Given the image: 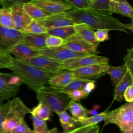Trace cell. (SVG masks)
I'll use <instances>...</instances> for the list:
<instances>
[{
  "label": "cell",
  "instance_id": "6da1fadb",
  "mask_svg": "<svg viewBox=\"0 0 133 133\" xmlns=\"http://www.w3.org/2000/svg\"><path fill=\"white\" fill-rule=\"evenodd\" d=\"M68 15L77 24H85L94 30L106 29L128 33L118 19L91 8L87 9H72L66 11Z\"/></svg>",
  "mask_w": 133,
  "mask_h": 133
},
{
  "label": "cell",
  "instance_id": "7a4b0ae2",
  "mask_svg": "<svg viewBox=\"0 0 133 133\" xmlns=\"http://www.w3.org/2000/svg\"><path fill=\"white\" fill-rule=\"evenodd\" d=\"M18 76L29 88L35 92L42 87L48 85V80L53 74L44 72L14 57L12 65L9 68Z\"/></svg>",
  "mask_w": 133,
  "mask_h": 133
},
{
  "label": "cell",
  "instance_id": "3957f363",
  "mask_svg": "<svg viewBox=\"0 0 133 133\" xmlns=\"http://www.w3.org/2000/svg\"><path fill=\"white\" fill-rule=\"evenodd\" d=\"M35 92L38 102L46 105L56 113L66 111L71 100L60 88L50 85L42 87Z\"/></svg>",
  "mask_w": 133,
  "mask_h": 133
},
{
  "label": "cell",
  "instance_id": "277c9868",
  "mask_svg": "<svg viewBox=\"0 0 133 133\" xmlns=\"http://www.w3.org/2000/svg\"><path fill=\"white\" fill-rule=\"evenodd\" d=\"M103 121L104 126L110 124L116 125L121 133H133V103L126 102L108 112Z\"/></svg>",
  "mask_w": 133,
  "mask_h": 133
},
{
  "label": "cell",
  "instance_id": "5b68a950",
  "mask_svg": "<svg viewBox=\"0 0 133 133\" xmlns=\"http://www.w3.org/2000/svg\"><path fill=\"white\" fill-rule=\"evenodd\" d=\"M31 111V109L20 98L15 97L10 100L9 109L2 125L3 132L11 131L15 127L24 120L25 116Z\"/></svg>",
  "mask_w": 133,
  "mask_h": 133
},
{
  "label": "cell",
  "instance_id": "8992f818",
  "mask_svg": "<svg viewBox=\"0 0 133 133\" xmlns=\"http://www.w3.org/2000/svg\"><path fill=\"white\" fill-rule=\"evenodd\" d=\"M22 84L21 79L13 73H0V104L16 96Z\"/></svg>",
  "mask_w": 133,
  "mask_h": 133
},
{
  "label": "cell",
  "instance_id": "52a82bcc",
  "mask_svg": "<svg viewBox=\"0 0 133 133\" xmlns=\"http://www.w3.org/2000/svg\"><path fill=\"white\" fill-rule=\"evenodd\" d=\"M20 61L38 70L52 74H56L64 70L62 62L51 59L41 55Z\"/></svg>",
  "mask_w": 133,
  "mask_h": 133
},
{
  "label": "cell",
  "instance_id": "ba28073f",
  "mask_svg": "<svg viewBox=\"0 0 133 133\" xmlns=\"http://www.w3.org/2000/svg\"><path fill=\"white\" fill-rule=\"evenodd\" d=\"M109 61L108 58L95 54L73 58L62 62V64L64 70L73 71L78 68L90 65L109 64Z\"/></svg>",
  "mask_w": 133,
  "mask_h": 133
},
{
  "label": "cell",
  "instance_id": "9c48e42d",
  "mask_svg": "<svg viewBox=\"0 0 133 133\" xmlns=\"http://www.w3.org/2000/svg\"><path fill=\"white\" fill-rule=\"evenodd\" d=\"M38 53L39 55L44 56L51 59L60 62H63L73 58L90 55L75 52L64 47L63 45L52 48L45 47L38 50Z\"/></svg>",
  "mask_w": 133,
  "mask_h": 133
},
{
  "label": "cell",
  "instance_id": "30bf717a",
  "mask_svg": "<svg viewBox=\"0 0 133 133\" xmlns=\"http://www.w3.org/2000/svg\"><path fill=\"white\" fill-rule=\"evenodd\" d=\"M26 34L14 28L0 25V51L8 52L12 47L19 43Z\"/></svg>",
  "mask_w": 133,
  "mask_h": 133
},
{
  "label": "cell",
  "instance_id": "8fae6325",
  "mask_svg": "<svg viewBox=\"0 0 133 133\" xmlns=\"http://www.w3.org/2000/svg\"><path fill=\"white\" fill-rule=\"evenodd\" d=\"M47 30L51 29L75 25L76 24L68 15L66 11L48 15L37 21Z\"/></svg>",
  "mask_w": 133,
  "mask_h": 133
},
{
  "label": "cell",
  "instance_id": "7c38bea8",
  "mask_svg": "<svg viewBox=\"0 0 133 133\" xmlns=\"http://www.w3.org/2000/svg\"><path fill=\"white\" fill-rule=\"evenodd\" d=\"M109 64H94L83 66L72 71L75 78L88 81H95L106 74Z\"/></svg>",
  "mask_w": 133,
  "mask_h": 133
},
{
  "label": "cell",
  "instance_id": "4fadbf2b",
  "mask_svg": "<svg viewBox=\"0 0 133 133\" xmlns=\"http://www.w3.org/2000/svg\"><path fill=\"white\" fill-rule=\"evenodd\" d=\"M63 45L72 51L79 53L95 55L97 52L98 46L88 43L76 33L65 39Z\"/></svg>",
  "mask_w": 133,
  "mask_h": 133
},
{
  "label": "cell",
  "instance_id": "5bb4252c",
  "mask_svg": "<svg viewBox=\"0 0 133 133\" xmlns=\"http://www.w3.org/2000/svg\"><path fill=\"white\" fill-rule=\"evenodd\" d=\"M31 3L42 9L48 15L65 12L73 9L63 0H33Z\"/></svg>",
  "mask_w": 133,
  "mask_h": 133
},
{
  "label": "cell",
  "instance_id": "9a60e30c",
  "mask_svg": "<svg viewBox=\"0 0 133 133\" xmlns=\"http://www.w3.org/2000/svg\"><path fill=\"white\" fill-rule=\"evenodd\" d=\"M23 3H16L10 7L14 29L20 31H22L32 21L23 10Z\"/></svg>",
  "mask_w": 133,
  "mask_h": 133
},
{
  "label": "cell",
  "instance_id": "2e32d148",
  "mask_svg": "<svg viewBox=\"0 0 133 133\" xmlns=\"http://www.w3.org/2000/svg\"><path fill=\"white\" fill-rule=\"evenodd\" d=\"M13 55L16 59L22 60L39 55L38 50L34 49L25 44L18 43L12 47L8 51Z\"/></svg>",
  "mask_w": 133,
  "mask_h": 133
},
{
  "label": "cell",
  "instance_id": "e0dca14e",
  "mask_svg": "<svg viewBox=\"0 0 133 133\" xmlns=\"http://www.w3.org/2000/svg\"><path fill=\"white\" fill-rule=\"evenodd\" d=\"M74 78L72 71L63 70L51 75L48 80V85L60 89L67 86Z\"/></svg>",
  "mask_w": 133,
  "mask_h": 133
},
{
  "label": "cell",
  "instance_id": "ac0fdd59",
  "mask_svg": "<svg viewBox=\"0 0 133 133\" xmlns=\"http://www.w3.org/2000/svg\"><path fill=\"white\" fill-rule=\"evenodd\" d=\"M48 35L47 33L38 34L26 33L19 43L39 50L46 47V38Z\"/></svg>",
  "mask_w": 133,
  "mask_h": 133
},
{
  "label": "cell",
  "instance_id": "d6986e66",
  "mask_svg": "<svg viewBox=\"0 0 133 133\" xmlns=\"http://www.w3.org/2000/svg\"><path fill=\"white\" fill-rule=\"evenodd\" d=\"M131 85H133V74L127 70L123 78L115 86L114 99L118 102L123 101L124 93Z\"/></svg>",
  "mask_w": 133,
  "mask_h": 133
},
{
  "label": "cell",
  "instance_id": "ffe728a7",
  "mask_svg": "<svg viewBox=\"0 0 133 133\" xmlns=\"http://www.w3.org/2000/svg\"><path fill=\"white\" fill-rule=\"evenodd\" d=\"M75 33L88 43L98 46L99 43L95 38V30L85 24H77L75 25Z\"/></svg>",
  "mask_w": 133,
  "mask_h": 133
},
{
  "label": "cell",
  "instance_id": "44dd1931",
  "mask_svg": "<svg viewBox=\"0 0 133 133\" xmlns=\"http://www.w3.org/2000/svg\"><path fill=\"white\" fill-rule=\"evenodd\" d=\"M59 119L61 126L63 132H69L77 127L78 124V121L71 116L66 111H62L57 113Z\"/></svg>",
  "mask_w": 133,
  "mask_h": 133
},
{
  "label": "cell",
  "instance_id": "7402d4cb",
  "mask_svg": "<svg viewBox=\"0 0 133 133\" xmlns=\"http://www.w3.org/2000/svg\"><path fill=\"white\" fill-rule=\"evenodd\" d=\"M127 71V68L125 64L117 66L108 65L106 69V73L110 76L113 85L115 86L123 78Z\"/></svg>",
  "mask_w": 133,
  "mask_h": 133
},
{
  "label": "cell",
  "instance_id": "603a6c76",
  "mask_svg": "<svg viewBox=\"0 0 133 133\" xmlns=\"http://www.w3.org/2000/svg\"><path fill=\"white\" fill-rule=\"evenodd\" d=\"M66 110H68L72 114V116L76 119L78 122L88 116L89 110L84 107L80 103L73 100L70 102Z\"/></svg>",
  "mask_w": 133,
  "mask_h": 133
},
{
  "label": "cell",
  "instance_id": "cb8c5ba5",
  "mask_svg": "<svg viewBox=\"0 0 133 133\" xmlns=\"http://www.w3.org/2000/svg\"><path fill=\"white\" fill-rule=\"evenodd\" d=\"M23 9L32 20L37 21L48 15L42 9L31 2L23 4Z\"/></svg>",
  "mask_w": 133,
  "mask_h": 133
},
{
  "label": "cell",
  "instance_id": "d4e9b609",
  "mask_svg": "<svg viewBox=\"0 0 133 133\" xmlns=\"http://www.w3.org/2000/svg\"><path fill=\"white\" fill-rule=\"evenodd\" d=\"M75 25L63 26L49 29L47 30L46 33L49 35L56 36L65 40L75 34Z\"/></svg>",
  "mask_w": 133,
  "mask_h": 133
},
{
  "label": "cell",
  "instance_id": "484cf974",
  "mask_svg": "<svg viewBox=\"0 0 133 133\" xmlns=\"http://www.w3.org/2000/svg\"><path fill=\"white\" fill-rule=\"evenodd\" d=\"M30 113L32 116L36 117L46 121L50 119L52 111L46 105L39 102L36 107L31 109Z\"/></svg>",
  "mask_w": 133,
  "mask_h": 133
},
{
  "label": "cell",
  "instance_id": "4316f807",
  "mask_svg": "<svg viewBox=\"0 0 133 133\" xmlns=\"http://www.w3.org/2000/svg\"><path fill=\"white\" fill-rule=\"evenodd\" d=\"M107 113L108 112L105 111L91 116H87L78 121L79 126L82 127L95 126L99 123L104 121Z\"/></svg>",
  "mask_w": 133,
  "mask_h": 133
},
{
  "label": "cell",
  "instance_id": "83f0119b",
  "mask_svg": "<svg viewBox=\"0 0 133 133\" xmlns=\"http://www.w3.org/2000/svg\"><path fill=\"white\" fill-rule=\"evenodd\" d=\"M114 13L133 19V9L126 0H117L115 7Z\"/></svg>",
  "mask_w": 133,
  "mask_h": 133
},
{
  "label": "cell",
  "instance_id": "f1b7e54d",
  "mask_svg": "<svg viewBox=\"0 0 133 133\" xmlns=\"http://www.w3.org/2000/svg\"><path fill=\"white\" fill-rule=\"evenodd\" d=\"M0 25L14 29L10 7H2L0 8Z\"/></svg>",
  "mask_w": 133,
  "mask_h": 133
},
{
  "label": "cell",
  "instance_id": "f546056e",
  "mask_svg": "<svg viewBox=\"0 0 133 133\" xmlns=\"http://www.w3.org/2000/svg\"><path fill=\"white\" fill-rule=\"evenodd\" d=\"M90 7L103 14L111 15L109 0H90Z\"/></svg>",
  "mask_w": 133,
  "mask_h": 133
},
{
  "label": "cell",
  "instance_id": "4dcf8cb0",
  "mask_svg": "<svg viewBox=\"0 0 133 133\" xmlns=\"http://www.w3.org/2000/svg\"><path fill=\"white\" fill-rule=\"evenodd\" d=\"M22 32L30 34H43L46 33L47 30L40 24L37 21L32 20L30 24L26 26Z\"/></svg>",
  "mask_w": 133,
  "mask_h": 133
},
{
  "label": "cell",
  "instance_id": "1f68e13d",
  "mask_svg": "<svg viewBox=\"0 0 133 133\" xmlns=\"http://www.w3.org/2000/svg\"><path fill=\"white\" fill-rule=\"evenodd\" d=\"M88 81V80L75 78L67 86L63 88H60V89L63 92L77 89H83L85 84Z\"/></svg>",
  "mask_w": 133,
  "mask_h": 133
},
{
  "label": "cell",
  "instance_id": "d6a6232c",
  "mask_svg": "<svg viewBox=\"0 0 133 133\" xmlns=\"http://www.w3.org/2000/svg\"><path fill=\"white\" fill-rule=\"evenodd\" d=\"M33 131L34 133H48V128L46 121L36 117L32 116Z\"/></svg>",
  "mask_w": 133,
  "mask_h": 133
},
{
  "label": "cell",
  "instance_id": "836d02e7",
  "mask_svg": "<svg viewBox=\"0 0 133 133\" xmlns=\"http://www.w3.org/2000/svg\"><path fill=\"white\" fill-rule=\"evenodd\" d=\"M73 9H87L91 8L90 0H64Z\"/></svg>",
  "mask_w": 133,
  "mask_h": 133
},
{
  "label": "cell",
  "instance_id": "e575fe53",
  "mask_svg": "<svg viewBox=\"0 0 133 133\" xmlns=\"http://www.w3.org/2000/svg\"><path fill=\"white\" fill-rule=\"evenodd\" d=\"M71 100L74 101H79L81 99L86 98L89 95L88 93L85 92L84 89H77L70 91L64 92Z\"/></svg>",
  "mask_w": 133,
  "mask_h": 133
},
{
  "label": "cell",
  "instance_id": "d590c367",
  "mask_svg": "<svg viewBox=\"0 0 133 133\" xmlns=\"http://www.w3.org/2000/svg\"><path fill=\"white\" fill-rule=\"evenodd\" d=\"M12 57L8 52L0 51V69H9L12 65Z\"/></svg>",
  "mask_w": 133,
  "mask_h": 133
},
{
  "label": "cell",
  "instance_id": "8d00e7d4",
  "mask_svg": "<svg viewBox=\"0 0 133 133\" xmlns=\"http://www.w3.org/2000/svg\"><path fill=\"white\" fill-rule=\"evenodd\" d=\"M65 40L62 38L53 35H48L46 38V47L52 48L62 46Z\"/></svg>",
  "mask_w": 133,
  "mask_h": 133
},
{
  "label": "cell",
  "instance_id": "74e56055",
  "mask_svg": "<svg viewBox=\"0 0 133 133\" xmlns=\"http://www.w3.org/2000/svg\"><path fill=\"white\" fill-rule=\"evenodd\" d=\"M123 60L127 70L133 74V47L127 50V54L124 57Z\"/></svg>",
  "mask_w": 133,
  "mask_h": 133
},
{
  "label": "cell",
  "instance_id": "f35d334b",
  "mask_svg": "<svg viewBox=\"0 0 133 133\" xmlns=\"http://www.w3.org/2000/svg\"><path fill=\"white\" fill-rule=\"evenodd\" d=\"M10 132L12 133H34L33 130L28 126L24 120L15 127Z\"/></svg>",
  "mask_w": 133,
  "mask_h": 133
},
{
  "label": "cell",
  "instance_id": "ab89813d",
  "mask_svg": "<svg viewBox=\"0 0 133 133\" xmlns=\"http://www.w3.org/2000/svg\"><path fill=\"white\" fill-rule=\"evenodd\" d=\"M109 30L106 29H97L95 31L94 36L96 42L98 43L109 39Z\"/></svg>",
  "mask_w": 133,
  "mask_h": 133
},
{
  "label": "cell",
  "instance_id": "60d3db41",
  "mask_svg": "<svg viewBox=\"0 0 133 133\" xmlns=\"http://www.w3.org/2000/svg\"><path fill=\"white\" fill-rule=\"evenodd\" d=\"M10 100H9L6 103L1 104V107L0 109V133H3L2 125L8 112L10 104Z\"/></svg>",
  "mask_w": 133,
  "mask_h": 133
},
{
  "label": "cell",
  "instance_id": "b9f144b4",
  "mask_svg": "<svg viewBox=\"0 0 133 133\" xmlns=\"http://www.w3.org/2000/svg\"><path fill=\"white\" fill-rule=\"evenodd\" d=\"M124 100L127 102H133V85L129 86L125 90L123 95Z\"/></svg>",
  "mask_w": 133,
  "mask_h": 133
},
{
  "label": "cell",
  "instance_id": "7bdbcfd3",
  "mask_svg": "<svg viewBox=\"0 0 133 133\" xmlns=\"http://www.w3.org/2000/svg\"><path fill=\"white\" fill-rule=\"evenodd\" d=\"M33 0H3V7H10L13 4L16 3H27Z\"/></svg>",
  "mask_w": 133,
  "mask_h": 133
},
{
  "label": "cell",
  "instance_id": "ee69618b",
  "mask_svg": "<svg viewBox=\"0 0 133 133\" xmlns=\"http://www.w3.org/2000/svg\"><path fill=\"white\" fill-rule=\"evenodd\" d=\"M96 81H88L85 85L83 89L84 90L89 94L96 87L95 85Z\"/></svg>",
  "mask_w": 133,
  "mask_h": 133
},
{
  "label": "cell",
  "instance_id": "f6af8a7d",
  "mask_svg": "<svg viewBox=\"0 0 133 133\" xmlns=\"http://www.w3.org/2000/svg\"><path fill=\"white\" fill-rule=\"evenodd\" d=\"M92 126H88V127H82V126H78L75 129H74L72 133H84L86 132L89 128H90Z\"/></svg>",
  "mask_w": 133,
  "mask_h": 133
},
{
  "label": "cell",
  "instance_id": "bcb514c9",
  "mask_svg": "<svg viewBox=\"0 0 133 133\" xmlns=\"http://www.w3.org/2000/svg\"><path fill=\"white\" fill-rule=\"evenodd\" d=\"M100 105L95 104L94 105L92 108L90 110H89V113H88V115H94L96 114H97L99 112V110L100 109Z\"/></svg>",
  "mask_w": 133,
  "mask_h": 133
},
{
  "label": "cell",
  "instance_id": "7dc6e473",
  "mask_svg": "<svg viewBox=\"0 0 133 133\" xmlns=\"http://www.w3.org/2000/svg\"><path fill=\"white\" fill-rule=\"evenodd\" d=\"M84 133H100L99 132V127L96 125L95 126L91 127Z\"/></svg>",
  "mask_w": 133,
  "mask_h": 133
},
{
  "label": "cell",
  "instance_id": "c3c4849f",
  "mask_svg": "<svg viewBox=\"0 0 133 133\" xmlns=\"http://www.w3.org/2000/svg\"><path fill=\"white\" fill-rule=\"evenodd\" d=\"M117 0H109V5L110 8V12L111 15L114 13L115 7Z\"/></svg>",
  "mask_w": 133,
  "mask_h": 133
},
{
  "label": "cell",
  "instance_id": "681fc988",
  "mask_svg": "<svg viewBox=\"0 0 133 133\" xmlns=\"http://www.w3.org/2000/svg\"><path fill=\"white\" fill-rule=\"evenodd\" d=\"M123 25L125 27V28L126 29H128L130 31L133 32V22L132 20H131L130 23H123Z\"/></svg>",
  "mask_w": 133,
  "mask_h": 133
},
{
  "label": "cell",
  "instance_id": "f907efd6",
  "mask_svg": "<svg viewBox=\"0 0 133 133\" xmlns=\"http://www.w3.org/2000/svg\"><path fill=\"white\" fill-rule=\"evenodd\" d=\"M72 130V131H73ZM72 131H70V132H61L56 127H54V128H52L50 129L49 130V131L48 133H72Z\"/></svg>",
  "mask_w": 133,
  "mask_h": 133
},
{
  "label": "cell",
  "instance_id": "816d5d0a",
  "mask_svg": "<svg viewBox=\"0 0 133 133\" xmlns=\"http://www.w3.org/2000/svg\"><path fill=\"white\" fill-rule=\"evenodd\" d=\"M0 5L3 7V0H0Z\"/></svg>",
  "mask_w": 133,
  "mask_h": 133
},
{
  "label": "cell",
  "instance_id": "f5cc1de1",
  "mask_svg": "<svg viewBox=\"0 0 133 133\" xmlns=\"http://www.w3.org/2000/svg\"><path fill=\"white\" fill-rule=\"evenodd\" d=\"M3 133H12V132H11L10 131H9V132H3Z\"/></svg>",
  "mask_w": 133,
  "mask_h": 133
},
{
  "label": "cell",
  "instance_id": "db71d44e",
  "mask_svg": "<svg viewBox=\"0 0 133 133\" xmlns=\"http://www.w3.org/2000/svg\"><path fill=\"white\" fill-rule=\"evenodd\" d=\"M1 104H0V109H1Z\"/></svg>",
  "mask_w": 133,
  "mask_h": 133
}]
</instances>
